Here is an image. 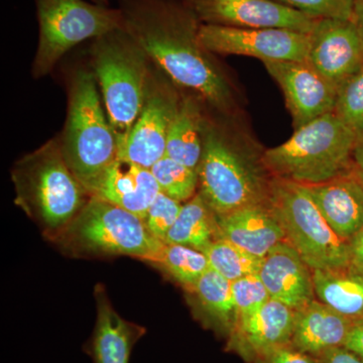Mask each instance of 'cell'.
<instances>
[{
  "label": "cell",
  "mask_w": 363,
  "mask_h": 363,
  "mask_svg": "<svg viewBox=\"0 0 363 363\" xmlns=\"http://www.w3.org/2000/svg\"><path fill=\"white\" fill-rule=\"evenodd\" d=\"M121 11L124 28L174 82L194 91L219 111H231L233 91L199 44V21L188 4L133 0Z\"/></svg>",
  "instance_id": "cell-1"
},
{
  "label": "cell",
  "mask_w": 363,
  "mask_h": 363,
  "mask_svg": "<svg viewBox=\"0 0 363 363\" xmlns=\"http://www.w3.org/2000/svg\"><path fill=\"white\" fill-rule=\"evenodd\" d=\"M357 135L332 111L301 126L286 143L266 150L262 162L274 178L318 185L352 173Z\"/></svg>",
  "instance_id": "cell-2"
},
{
  "label": "cell",
  "mask_w": 363,
  "mask_h": 363,
  "mask_svg": "<svg viewBox=\"0 0 363 363\" xmlns=\"http://www.w3.org/2000/svg\"><path fill=\"white\" fill-rule=\"evenodd\" d=\"M16 203L56 238L80 213L90 194L72 173L57 140L26 155L13 169Z\"/></svg>",
  "instance_id": "cell-3"
},
{
  "label": "cell",
  "mask_w": 363,
  "mask_h": 363,
  "mask_svg": "<svg viewBox=\"0 0 363 363\" xmlns=\"http://www.w3.org/2000/svg\"><path fill=\"white\" fill-rule=\"evenodd\" d=\"M92 54L95 78L101 88L118 154L145 105L150 88L149 56L124 26L98 38Z\"/></svg>",
  "instance_id": "cell-4"
},
{
  "label": "cell",
  "mask_w": 363,
  "mask_h": 363,
  "mask_svg": "<svg viewBox=\"0 0 363 363\" xmlns=\"http://www.w3.org/2000/svg\"><path fill=\"white\" fill-rule=\"evenodd\" d=\"M199 194L217 216L240 208L269 204L274 177L260 159L238 149L221 133L204 126L197 169Z\"/></svg>",
  "instance_id": "cell-5"
},
{
  "label": "cell",
  "mask_w": 363,
  "mask_h": 363,
  "mask_svg": "<svg viewBox=\"0 0 363 363\" xmlns=\"http://www.w3.org/2000/svg\"><path fill=\"white\" fill-rule=\"evenodd\" d=\"M94 74L80 71L72 80L61 145L72 173L89 187L117 160V142L102 108Z\"/></svg>",
  "instance_id": "cell-6"
},
{
  "label": "cell",
  "mask_w": 363,
  "mask_h": 363,
  "mask_svg": "<svg viewBox=\"0 0 363 363\" xmlns=\"http://www.w3.org/2000/svg\"><path fill=\"white\" fill-rule=\"evenodd\" d=\"M56 240L76 253L130 255L147 262L164 243L142 218L94 196Z\"/></svg>",
  "instance_id": "cell-7"
},
{
  "label": "cell",
  "mask_w": 363,
  "mask_h": 363,
  "mask_svg": "<svg viewBox=\"0 0 363 363\" xmlns=\"http://www.w3.org/2000/svg\"><path fill=\"white\" fill-rule=\"evenodd\" d=\"M271 202L286 240L312 269H339L351 264L350 241L331 228L307 186L274 178Z\"/></svg>",
  "instance_id": "cell-8"
},
{
  "label": "cell",
  "mask_w": 363,
  "mask_h": 363,
  "mask_svg": "<svg viewBox=\"0 0 363 363\" xmlns=\"http://www.w3.org/2000/svg\"><path fill=\"white\" fill-rule=\"evenodd\" d=\"M40 39L33 62L35 78L47 75L60 59L86 40L123 28L121 9L84 0H35Z\"/></svg>",
  "instance_id": "cell-9"
},
{
  "label": "cell",
  "mask_w": 363,
  "mask_h": 363,
  "mask_svg": "<svg viewBox=\"0 0 363 363\" xmlns=\"http://www.w3.org/2000/svg\"><path fill=\"white\" fill-rule=\"evenodd\" d=\"M198 40L206 52L253 57L264 61L307 62L311 35L284 28H240L205 25Z\"/></svg>",
  "instance_id": "cell-10"
},
{
  "label": "cell",
  "mask_w": 363,
  "mask_h": 363,
  "mask_svg": "<svg viewBox=\"0 0 363 363\" xmlns=\"http://www.w3.org/2000/svg\"><path fill=\"white\" fill-rule=\"evenodd\" d=\"M205 25L240 28H284L311 33L320 18L274 0H186Z\"/></svg>",
  "instance_id": "cell-11"
},
{
  "label": "cell",
  "mask_w": 363,
  "mask_h": 363,
  "mask_svg": "<svg viewBox=\"0 0 363 363\" xmlns=\"http://www.w3.org/2000/svg\"><path fill=\"white\" fill-rule=\"evenodd\" d=\"M262 63L283 90L295 130L334 111L337 88L308 62L264 61Z\"/></svg>",
  "instance_id": "cell-12"
},
{
  "label": "cell",
  "mask_w": 363,
  "mask_h": 363,
  "mask_svg": "<svg viewBox=\"0 0 363 363\" xmlns=\"http://www.w3.org/2000/svg\"><path fill=\"white\" fill-rule=\"evenodd\" d=\"M308 63L336 88L363 65V38L352 20L320 18L310 33Z\"/></svg>",
  "instance_id": "cell-13"
},
{
  "label": "cell",
  "mask_w": 363,
  "mask_h": 363,
  "mask_svg": "<svg viewBox=\"0 0 363 363\" xmlns=\"http://www.w3.org/2000/svg\"><path fill=\"white\" fill-rule=\"evenodd\" d=\"M176 106L168 93L149 88L143 111L117 159L150 169L166 156L167 138Z\"/></svg>",
  "instance_id": "cell-14"
},
{
  "label": "cell",
  "mask_w": 363,
  "mask_h": 363,
  "mask_svg": "<svg viewBox=\"0 0 363 363\" xmlns=\"http://www.w3.org/2000/svg\"><path fill=\"white\" fill-rule=\"evenodd\" d=\"M259 276L272 298L295 311L316 298L313 269L289 241L269 250L262 259Z\"/></svg>",
  "instance_id": "cell-15"
},
{
  "label": "cell",
  "mask_w": 363,
  "mask_h": 363,
  "mask_svg": "<svg viewBox=\"0 0 363 363\" xmlns=\"http://www.w3.org/2000/svg\"><path fill=\"white\" fill-rule=\"evenodd\" d=\"M86 190L90 196L123 208L143 220L161 192L150 169L119 159Z\"/></svg>",
  "instance_id": "cell-16"
},
{
  "label": "cell",
  "mask_w": 363,
  "mask_h": 363,
  "mask_svg": "<svg viewBox=\"0 0 363 363\" xmlns=\"http://www.w3.org/2000/svg\"><path fill=\"white\" fill-rule=\"evenodd\" d=\"M216 217L218 238L230 241L260 259L279 243L288 241L272 203L240 208Z\"/></svg>",
  "instance_id": "cell-17"
},
{
  "label": "cell",
  "mask_w": 363,
  "mask_h": 363,
  "mask_svg": "<svg viewBox=\"0 0 363 363\" xmlns=\"http://www.w3.org/2000/svg\"><path fill=\"white\" fill-rule=\"evenodd\" d=\"M331 228L350 241L363 228V183L357 171L318 185L307 186Z\"/></svg>",
  "instance_id": "cell-18"
},
{
  "label": "cell",
  "mask_w": 363,
  "mask_h": 363,
  "mask_svg": "<svg viewBox=\"0 0 363 363\" xmlns=\"http://www.w3.org/2000/svg\"><path fill=\"white\" fill-rule=\"evenodd\" d=\"M97 320L86 350L93 363H130L131 351L145 328L123 319L112 307L104 286L95 288Z\"/></svg>",
  "instance_id": "cell-19"
},
{
  "label": "cell",
  "mask_w": 363,
  "mask_h": 363,
  "mask_svg": "<svg viewBox=\"0 0 363 363\" xmlns=\"http://www.w3.org/2000/svg\"><path fill=\"white\" fill-rule=\"evenodd\" d=\"M294 322L295 310L271 298L259 311L236 324L229 337L230 346L257 358L267 350L291 343Z\"/></svg>",
  "instance_id": "cell-20"
},
{
  "label": "cell",
  "mask_w": 363,
  "mask_h": 363,
  "mask_svg": "<svg viewBox=\"0 0 363 363\" xmlns=\"http://www.w3.org/2000/svg\"><path fill=\"white\" fill-rule=\"evenodd\" d=\"M354 322L315 298L296 310L291 344L316 357L325 351L344 346Z\"/></svg>",
  "instance_id": "cell-21"
},
{
  "label": "cell",
  "mask_w": 363,
  "mask_h": 363,
  "mask_svg": "<svg viewBox=\"0 0 363 363\" xmlns=\"http://www.w3.org/2000/svg\"><path fill=\"white\" fill-rule=\"evenodd\" d=\"M187 292L198 319L216 333L230 337L238 322L233 283L210 267Z\"/></svg>",
  "instance_id": "cell-22"
},
{
  "label": "cell",
  "mask_w": 363,
  "mask_h": 363,
  "mask_svg": "<svg viewBox=\"0 0 363 363\" xmlns=\"http://www.w3.org/2000/svg\"><path fill=\"white\" fill-rule=\"evenodd\" d=\"M313 281L317 300L353 321L363 320V267L313 269Z\"/></svg>",
  "instance_id": "cell-23"
},
{
  "label": "cell",
  "mask_w": 363,
  "mask_h": 363,
  "mask_svg": "<svg viewBox=\"0 0 363 363\" xmlns=\"http://www.w3.org/2000/svg\"><path fill=\"white\" fill-rule=\"evenodd\" d=\"M204 125L194 101L177 102L167 138L166 156L188 168L197 169L203 152Z\"/></svg>",
  "instance_id": "cell-24"
},
{
  "label": "cell",
  "mask_w": 363,
  "mask_h": 363,
  "mask_svg": "<svg viewBox=\"0 0 363 363\" xmlns=\"http://www.w3.org/2000/svg\"><path fill=\"white\" fill-rule=\"evenodd\" d=\"M218 240L216 214L210 209L202 196L197 193L182 205L180 213L164 242L184 245L204 252Z\"/></svg>",
  "instance_id": "cell-25"
},
{
  "label": "cell",
  "mask_w": 363,
  "mask_h": 363,
  "mask_svg": "<svg viewBox=\"0 0 363 363\" xmlns=\"http://www.w3.org/2000/svg\"><path fill=\"white\" fill-rule=\"evenodd\" d=\"M149 262L180 284L186 291L192 288L210 269L204 253L173 243H162Z\"/></svg>",
  "instance_id": "cell-26"
},
{
  "label": "cell",
  "mask_w": 363,
  "mask_h": 363,
  "mask_svg": "<svg viewBox=\"0 0 363 363\" xmlns=\"http://www.w3.org/2000/svg\"><path fill=\"white\" fill-rule=\"evenodd\" d=\"M203 253L206 255L210 267L231 283L243 277L259 274L262 267V259L223 238L215 240Z\"/></svg>",
  "instance_id": "cell-27"
},
{
  "label": "cell",
  "mask_w": 363,
  "mask_h": 363,
  "mask_svg": "<svg viewBox=\"0 0 363 363\" xmlns=\"http://www.w3.org/2000/svg\"><path fill=\"white\" fill-rule=\"evenodd\" d=\"M150 169L161 192L172 199L184 204L197 194L199 188L197 169L188 168L167 156Z\"/></svg>",
  "instance_id": "cell-28"
},
{
  "label": "cell",
  "mask_w": 363,
  "mask_h": 363,
  "mask_svg": "<svg viewBox=\"0 0 363 363\" xmlns=\"http://www.w3.org/2000/svg\"><path fill=\"white\" fill-rule=\"evenodd\" d=\"M334 112L357 135L363 140V65L337 91ZM358 145V143H357Z\"/></svg>",
  "instance_id": "cell-29"
},
{
  "label": "cell",
  "mask_w": 363,
  "mask_h": 363,
  "mask_svg": "<svg viewBox=\"0 0 363 363\" xmlns=\"http://www.w3.org/2000/svg\"><path fill=\"white\" fill-rule=\"evenodd\" d=\"M233 294L238 312L236 324L245 321L259 311L271 298L259 274H250L233 281Z\"/></svg>",
  "instance_id": "cell-30"
},
{
  "label": "cell",
  "mask_w": 363,
  "mask_h": 363,
  "mask_svg": "<svg viewBox=\"0 0 363 363\" xmlns=\"http://www.w3.org/2000/svg\"><path fill=\"white\" fill-rule=\"evenodd\" d=\"M182 205V203L160 192L143 220L154 238L164 242L169 231L178 218Z\"/></svg>",
  "instance_id": "cell-31"
},
{
  "label": "cell",
  "mask_w": 363,
  "mask_h": 363,
  "mask_svg": "<svg viewBox=\"0 0 363 363\" xmlns=\"http://www.w3.org/2000/svg\"><path fill=\"white\" fill-rule=\"evenodd\" d=\"M316 18L351 20L354 0H274Z\"/></svg>",
  "instance_id": "cell-32"
},
{
  "label": "cell",
  "mask_w": 363,
  "mask_h": 363,
  "mask_svg": "<svg viewBox=\"0 0 363 363\" xmlns=\"http://www.w3.org/2000/svg\"><path fill=\"white\" fill-rule=\"evenodd\" d=\"M255 359L259 363H317L314 357L298 350L291 343L267 350Z\"/></svg>",
  "instance_id": "cell-33"
},
{
  "label": "cell",
  "mask_w": 363,
  "mask_h": 363,
  "mask_svg": "<svg viewBox=\"0 0 363 363\" xmlns=\"http://www.w3.org/2000/svg\"><path fill=\"white\" fill-rule=\"evenodd\" d=\"M317 363H363V359L344 346L332 348L314 357Z\"/></svg>",
  "instance_id": "cell-34"
},
{
  "label": "cell",
  "mask_w": 363,
  "mask_h": 363,
  "mask_svg": "<svg viewBox=\"0 0 363 363\" xmlns=\"http://www.w3.org/2000/svg\"><path fill=\"white\" fill-rule=\"evenodd\" d=\"M344 347L352 351L363 359V320L355 321L351 327Z\"/></svg>",
  "instance_id": "cell-35"
},
{
  "label": "cell",
  "mask_w": 363,
  "mask_h": 363,
  "mask_svg": "<svg viewBox=\"0 0 363 363\" xmlns=\"http://www.w3.org/2000/svg\"><path fill=\"white\" fill-rule=\"evenodd\" d=\"M351 264L363 267V228L350 241Z\"/></svg>",
  "instance_id": "cell-36"
},
{
  "label": "cell",
  "mask_w": 363,
  "mask_h": 363,
  "mask_svg": "<svg viewBox=\"0 0 363 363\" xmlns=\"http://www.w3.org/2000/svg\"><path fill=\"white\" fill-rule=\"evenodd\" d=\"M353 23L357 26L360 35L363 38V0H354V6H353L352 18Z\"/></svg>",
  "instance_id": "cell-37"
},
{
  "label": "cell",
  "mask_w": 363,
  "mask_h": 363,
  "mask_svg": "<svg viewBox=\"0 0 363 363\" xmlns=\"http://www.w3.org/2000/svg\"><path fill=\"white\" fill-rule=\"evenodd\" d=\"M353 161H354L357 168L360 169V171H363V140L362 142L358 143L357 147H355Z\"/></svg>",
  "instance_id": "cell-38"
},
{
  "label": "cell",
  "mask_w": 363,
  "mask_h": 363,
  "mask_svg": "<svg viewBox=\"0 0 363 363\" xmlns=\"http://www.w3.org/2000/svg\"><path fill=\"white\" fill-rule=\"evenodd\" d=\"M94 1H96L97 4H102V6H104V4L108 2V0H94Z\"/></svg>",
  "instance_id": "cell-39"
},
{
  "label": "cell",
  "mask_w": 363,
  "mask_h": 363,
  "mask_svg": "<svg viewBox=\"0 0 363 363\" xmlns=\"http://www.w3.org/2000/svg\"><path fill=\"white\" fill-rule=\"evenodd\" d=\"M358 174H359L360 179H362L363 183V171H360V169H358Z\"/></svg>",
  "instance_id": "cell-40"
}]
</instances>
